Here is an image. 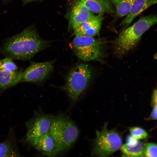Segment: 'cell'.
I'll list each match as a JSON object with an SVG mask.
<instances>
[{"label":"cell","instance_id":"cell-7","mask_svg":"<svg viewBox=\"0 0 157 157\" xmlns=\"http://www.w3.org/2000/svg\"><path fill=\"white\" fill-rule=\"evenodd\" d=\"M52 117L46 115L36 116L26 122V141L34 147L39 139L49 131Z\"/></svg>","mask_w":157,"mask_h":157},{"label":"cell","instance_id":"cell-10","mask_svg":"<svg viewBox=\"0 0 157 157\" xmlns=\"http://www.w3.org/2000/svg\"><path fill=\"white\" fill-rule=\"evenodd\" d=\"M23 156L19 149L14 129L10 128L3 141L0 142V157H19Z\"/></svg>","mask_w":157,"mask_h":157},{"label":"cell","instance_id":"cell-13","mask_svg":"<svg viewBox=\"0 0 157 157\" xmlns=\"http://www.w3.org/2000/svg\"><path fill=\"white\" fill-rule=\"evenodd\" d=\"M34 147L47 156H53L59 153L55 142L49 131L39 139Z\"/></svg>","mask_w":157,"mask_h":157},{"label":"cell","instance_id":"cell-11","mask_svg":"<svg viewBox=\"0 0 157 157\" xmlns=\"http://www.w3.org/2000/svg\"><path fill=\"white\" fill-rule=\"evenodd\" d=\"M94 16L92 13L80 1L75 4L71 12L69 26L74 29L77 26L91 19Z\"/></svg>","mask_w":157,"mask_h":157},{"label":"cell","instance_id":"cell-26","mask_svg":"<svg viewBox=\"0 0 157 157\" xmlns=\"http://www.w3.org/2000/svg\"><path fill=\"white\" fill-rule=\"evenodd\" d=\"M23 1H24V0H23Z\"/></svg>","mask_w":157,"mask_h":157},{"label":"cell","instance_id":"cell-14","mask_svg":"<svg viewBox=\"0 0 157 157\" xmlns=\"http://www.w3.org/2000/svg\"><path fill=\"white\" fill-rule=\"evenodd\" d=\"M92 13L115 14V11L110 0H80Z\"/></svg>","mask_w":157,"mask_h":157},{"label":"cell","instance_id":"cell-4","mask_svg":"<svg viewBox=\"0 0 157 157\" xmlns=\"http://www.w3.org/2000/svg\"><path fill=\"white\" fill-rule=\"evenodd\" d=\"M92 76V71L86 64H80L72 69L66 80L65 89L70 99L76 101L85 90Z\"/></svg>","mask_w":157,"mask_h":157},{"label":"cell","instance_id":"cell-23","mask_svg":"<svg viewBox=\"0 0 157 157\" xmlns=\"http://www.w3.org/2000/svg\"><path fill=\"white\" fill-rule=\"evenodd\" d=\"M153 99L154 103L155 105H157V90H156L154 92Z\"/></svg>","mask_w":157,"mask_h":157},{"label":"cell","instance_id":"cell-8","mask_svg":"<svg viewBox=\"0 0 157 157\" xmlns=\"http://www.w3.org/2000/svg\"><path fill=\"white\" fill-rule=\"evenodd\" d=\"M53 62H32L23 72L21 82H40L44 80L51 72Z\"/></svg>","mask_w":157,"mask_h":157},{"label":"cell","instance_id":"cell-1","mask_svg":"<svg viewBox=\"0 0 157 157\" xmlns=\"http://www.w3.org/2000/svg\"><path fill=\"white\" fill-rule=\"evenodd\" d=\"M47 45L35 29L28 27L6 40L0 47V54L12 60H28Z\"/></svg>","mask_w":157,"mask_h":157},{"label":"cell","instance_id":"cell-17","mask_svg":"<svg viewBox=\"0 0 157 157\" xmlns=\"http://www.w3.org/2000/svg\"><path fill=\"white\" fill-rule=\"evenodd\" d=\"M115 8L117 15L119 17L126 16L135 0H110Z\"/></svg>","mask_w":157,"mask_h":157},{"label":"cell","instance_id":"cell-21","mask_svg":"<svg viewBox=\"0 0 157 157\" xmlns=\"http://www.w3.org/2000/svg\"><path fill=\"white\" fill-rule=\"evenodd\" d=\"M139 141L138 140L131 135L128 136L126 139V143L129 144H136Z\"/></svg>","mask_w":157,"mask_h":157},{"label":"cell","instance_id":"cell-16","mask_svg":"<svg viewBox=\"0 0 157 157\" xmlns=\"http://www.w3.org/2000/svg\"><path fill=\"white\" fill-rule=\"evenodd\" d=\"M121 149L124 155L131 157L144 156L143 145L140 141L135 144L125 143L122 145Z\"/></svg>","mask_w":157,"mask_h":157},{"label":"cell","instance_id":"cell-2","mask_svg":"<svg viewBox=\"0 0 157 157\" xmlns=\"http://www.w3.org/2000/svg\"><path fill=\"white\" fill-rule=\"evenodd\" d=\"M49 132L55 142L59 153L69 149L79 135L76 126L65 115L52 118Z\"/></svg>","mask_w":157,"mask_h":157},{"label":"cell","instance_id":"cell-5","mask_svg":"<svg viewBox=\"0 0 157 157\" xmlns=\"http://www.w3.org/2000/svg\"><path fill=\"white\" fill-rule=\"evenodd\" d=\"M94 140L93 155L99 157L109 156L120 148L122 139L120 134L114 130H108L105 124L100 131H97Z\"/></svg>","mask_w":157,"mask_h":157},{"label":"cell","instance_id":"cell-24","mask_svg":"<svg viewBox=\"0 0 157 157\" xmlns=\"http://www.w3.org/2000/svg\"><path fill=\"white\" fill-rule=\"evenodd\" d=\"M34 0H24V3H28L29 2H30L31 1H33Z\"/></svg>","mask_w":157,"mask_h":157},{"label":"cell","instance_id":"cell-22","mask_svg":"<svg viewBox=\"0 0 157 157\" xmlns=\"http://www.w3.org/2000/svg\"><path fill=\"white\" fill-rule=\"evenodd\" d=\"M150 117L152 119H157V105L154 106L151 113Z\"/></svg>","mask_w":157,"mask_h":157},{"label":"cell","instance_id":"cell-12","mask_svg":"<svg viewBox=\"0 0 157 157\" xmlns=\"http://www.w3.org/2000/svg\"><path fill=\"white\" fill-rule=\"evenodd\" d=\"M157 4V0H135L131 9L121 23V25L128 26L134 19L152 5Z\"/></svg>","mask_w":157,"mask_h":157},{"label":"cell","instance_id":"cell-25","mask_svg":"<svg viewBox=\"0 0 157 157\" xmlns=\"http://www.w3.org/2000/svg\"><path fill=\"white\" fill-rule=\"evenodd\" d=\"M3 0V1H6L7 0Z\"/></svg>","mask_w":157,"mask_h":157},{"label":"cell","instance_id":"cell-18","mask_svg":"<svg viewBox=\"0 0 157 157\" xmlns=\"http://www.w3.org/2000/svg\"><path fill=\"white\" fill-rule=\"evenodd\" d=\"M18 67L12 60L9 58L0 59V70L3 71H16Z\"/></svg>","mask_w":157,"mask_h":157},{"label":"cell","instance_id":"cell-6","mask_svg":"<svg viewBox=\"0 0 157 157\" xmlns=\"http://www.w3.org/2000/svg\"><path fill=\"white\" fill-rule=\"evenodd\" d=\"M102 42L93 37L77 35L72 42L75 55L84 61H90L99 58L102 55Z\"/></svg>","mask_w":157,"mask_h":157},{"label":"cell","instance_id":"cell-3","mask_svg":"<svg viewBox=\"0 0 157 157\" xmlns=\"http://www.w3.org/2000/svg\"><path fill=\"white\" fill-rule=\"evenodd\" d=\"M157 23V14L141 17L130 27L123 30L115 42L117 52L122 54L133 49L143 34Z\"/></svg>","mask_w":157,"mask_h":157},{"label":"cell","instance_id":"cell-9","mask_svg":"<svg viewBox=\"0 0 157 157\" xmlns=\"http://www.w3.org/2000/svg\"><path fill=\"white\" fill-rule=\"evenodd\" d=\"M103 14H98L90 19L77 26L73 29L76 35L94 37L99 34Z\"/></svg>","mask_w":157,"mask_h":157},{"label":"cell","instance_id":"cell-15","mask_svg":"<svg viewBox=\"0 0 157 157\" xmlns=\"http://www.w3.org/2000/svg\"><path fill=\"white\" fill-rule=\"evenodd\" d=\"M22 74L21 71L0 70V94L21 82Z\"/></svg>","mask_w":157,"mask_h":157},{"label":"cell","instance_id":"cell-19","mask_svg":"<svg viewBox=\"0 0 157 157\" xmlns=\"http://www.w3.org/2000/svg\"><path fill=\"white\" fill-rule=\"evenodd\" d=\"M144 155L148 157H157V144L146 143L143 145Z\"/></svg>","mask_w":157,"mask_h":157},{"label":"cell","instance_id":"cell-20","mask_svg":"<svg viewBox=\"0 0 157 157\" xmlns=\"http://www.w3.org/2000/svg\"><path fill=\"white\" fill-rule=\"evenodd\" d=\"M129 131L131 135L138 140L145 139L148 135L146 131L140 127H131L129 129Z\"/></svg>","mask_w":157,"mask_h":157}]
</instances>
